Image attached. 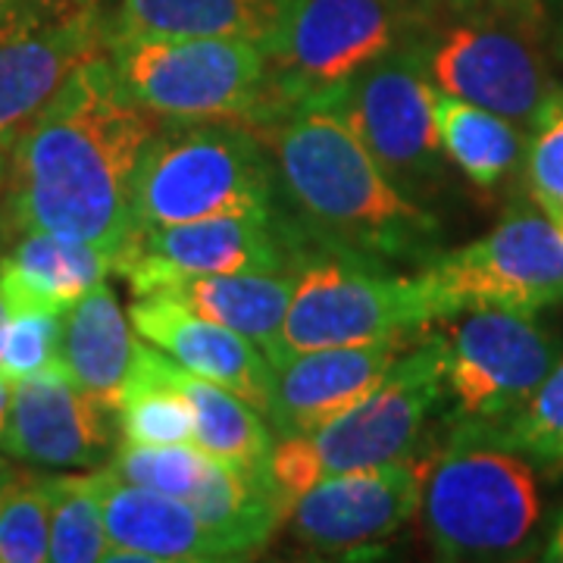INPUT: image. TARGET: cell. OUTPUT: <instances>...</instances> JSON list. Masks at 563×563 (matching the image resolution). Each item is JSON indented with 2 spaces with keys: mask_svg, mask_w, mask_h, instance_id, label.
<instances>
[{
  "mask_svg": "<svg viewBox=\"0 0 563 563\" xmlns=\"http://www.w3.org/2000/svg\"><path fill=\"white\" fill-rule=\"evenodd\" d=\"M161 122L122 91L107 54L81 63L10 144L3 173L10 222L117 254L132 229L141 154Z\"/></svg>",
  "mask_w": 563,
  "mask_h": 563,
  "instance_id": "6da1fadb",
  "label": "cell"
},
{
  "mask_svg": "<svg viewBox=\"0 0 563 563\" xmlns=\"http://www.w3.org/2000/svg\"><path fill=\"white\" fill-rule=\"evenodd\" d=\"M273 157L276 191L303 247L369 261H432L439 220L385 176L329 103L263 107L244 122Z\"/></svg>",
  "mask_w": 563,
  "mask_h": 563,
  "instance_id": "7a4b0ae2",
  "label": "cell"
},
{
  "mask_svg": "<svg viewBox=\"0 0 563 563\" xmlns=\"http://www.w3.org/2000/svg\"><path fill=\"white\" fill-rule=\"evenodd\" d=\"M417 517L444 561L514 558L542 520L536 466L479 426H457L451 444L422 461Z\"/></svg>",
  "mask_w": 563,
  "mask_h": 563,
  "instance_id": "3957f363",
  "label": "cell"
},
{
  "mask_svg": "<svg viewBox=\"0 0 563 563\" xmlns=\"http://www.w3.org/2000/svg\"><path fill=\"white\" fill-rule=\"evenodd\" d=\"M276 201L273 157L244 122L163 120L135 173L132 229L273 213Z\"/></svg>",
  "mask_w": 563,
  "mask_h": 563,
  "instance_id": "277c9868",
  "label": "cell"
},
{
  "mask_svg": "<svg viewBox=\"0 0 563 563\" xmlns=\"http://www.w3.org/2000/svg\"><path fill=\"white\" fill-rule=\"evenodd\" d=\"M444 391L448 344L444 335H426L410 354H398L383 383L339 420L273 444L266 479L291 514V504L329 476L410 457Z\"/></svg>",
  "mask_w": 563,
  "mask_h": 563,
  "instance_id": "5b68a950",
  "label": "cell"
},
{
  "mask_svg": "<svg viewBox=\"0 0 563 563\" xmlns=\"http://www.w3.org/2000/svg\"><path fill=\"white\" fill-rule=\"evenodd\" d=\"M295 273L279 354L269 366L313 347L407 342L432 322H448L444 301L422 273L398 276L383 261L332 247H303Z\"/></svg>",
  "mask_w": 563,
  "mask_h": 563,
  "instance_id": "8992f818",
  "label": "cell"
},
{
  "mask_svg": "<svg viewBox=\"0 0 563 563\" xmlns=\"http://www.w3.org/2000/svg\"><path fill=\"white\" fill-rule=\"evenodd\" d=\"M420 38V0H301L269 51V88L257 113L285 103H332L366 66Z\"/></svg>",
  "mask_w": 563,
  "mask_h": 563,
  "instance_id": "52a82bcc",
  "label": "cell"
},
{
  "mask_svg": "<svg viewBox=\"0 0 563 563\" xmlns=\"http://www.w3.org/2000/svg\"><path fill=\"white\" fill-rule=\"evenodd\" d=\"M122 91L161 120H251L269 88V57L239 38H110Z\"/></svg>",
  "mask_w": 563,
  "mask_h": 563,
  "instance_id": "ba28073f",
  "label": "cell"
},
{
  "mask_svg": "<svg viewBox=\"0 0 563 563\" xmlns=\"http://www.w3.org/2000/svg\"><path fill=\"white\" fill-rule=\"evenodd\" d=\"M422 51L439 91L479 103L523 132H536L563 103V91L523 22L473 13L426 35Z\"/></svg>",
  "mask_w": 563,
  "mask_h": 563,
  "instance_id": "9c48e42d",
  "label": "cell"
},
{
  "mask_svg": "<svg viewBox=\"0 0 563 563\" xmlns=\"http://www.w3.org/2000/svg\"><path fill=\"white\" fill-rule=\"evenodd\" d=\"M422 276L435 285L448 320L470 307L539 313L563 303V235L536 203H517L488 235L432 257Z\"/></svg>",
  "mask_w": 563,
  "mask_h": 563,
  "instance_id": "30bf717a",
  "label": "cell"
},
{
  "mask_svg": "<svg viewBox=\"0 0 563 563\" xmlns=\"http://www.w3.org/2000/svg\"><path fill=\"white\" fill-rule=\"evenodd\" d=\"M451 322V320H448ZM448 391L461 426H501L542 388L561 363V342L536 313L470 307L448 335Z\"/></svg>",
  "mask_w": 563,
  "mask_h": 563,
  "instance_id": "8fae6325",
  "label": "cell"
},
{
  "mask_svg": "<svg viewBox=\"0 0 563 563\" xmlns=\"http://www.w3.org/2000/svg\"><path fill=\"white\" fill-rule=\"evenodd\" d=\"M303 242L295 222L273 213H232L163 229H132L113 254V269L144 298L185 276L285 273L295 269Z\"/></svg>",
  "mask_w": 563,
  "mask_h": 563,
  "instance_id": "7c38bea8",
  "label": "cell"
},
{
  "mask_svg": "<svg viewBox=\"0 0 563 563\" xmlns=\"http://www.w3.org/2000/svg\"><path fill=\"white\" fill-rule=\"evenodd\" d=\"M329 107L407 195L422 191L442 173L435 85L426 69L422 38L366 66Z\"/></svg>",
  "mask_w": 563,
  "mask_h": 563,
  "instance_id": "4fadbf2b",
  "label": "cell"
},
{
  "mask_svg": "<svg viewBox=\"0 0 563 563\" xmlns=\"http://www.w3.org/2000/svg\"><path fill=\"white\" fill-rule=\"evenodd\" d=\"M422 461L366 466L329 476L291 504L295 539L320 554H354L395 536L420 504Z\"/></svg>",
  "mask_w": 563,
  "mask_h": 563,
  "instance_id": "5bb4252c",
  "label": "cell"
},
{
  "mask_svg": "<svg viewBox=\"0 0 563 563\" xmlns=\"http://www.w3.org/2000/svg\"><path fill=\"white\" fill-rule=\"evenodd\" d=\"M107 47L110 25L98 16V7L60 13L29 0L0 32V132L16 139L81 63L107 54Z\"/></svg>",
  "mask_w": 563,
  "mask_h": 563,
  "instance_id": "9a60e30c",
  "label": "cell"
},
{
  "mask_svg": "<svg viewBox=\"0 0 563 563\" xmlns=\"http://www.w3.org/2000/svg\"><path fill=\"white\" fill-rule=\"evenodd\" d=\"M117 426V410L81 391L57 357L13 383L0 448L16 461L38 466H88L113 448Z\"/></svg>",
  "mask_w": 563,
  "mask_h": 563,
  "instance_id": "2e32d148",
  "label": "cell"
},
{
  "mask_svg": "<svg viewBox=\"0 0 563 563\" xmlns=\"http://www.w3.org/2000/svg\"><path fill=\"white\" fill-rule=\"evenodd\" d=\"M404 339L344 347H313L273 363L266 417L273 432L310 435L361 404L398 361Z\"/></svg>",
  "mask_w": 563,
  "mask_h": 563,
  "instance_id": "e0dca14e",
  "label": "cell"
},
{
  "mask_svg": "<svg viewBox=\"0 0 563 563\" xmlns=\"http://www.w3.org/2000/svg\"><path fill=\"white\" fill-rule=\"evenodd\" d=\"M129 320L141 339L166 357L210 383L225 385L229 391L242 395L244 401L266 413L273 366L261 347L244 339L242 332L198 317L188 307L161 295L135 298L129 307Z\"/></svg>",
  "mask_w": 563,
  "mask_h": 563,
  "instance_id": "ac0fdd59",
  "label": "cell"
},
{
  "mask_svg": "<svg viewBox=\"0 0 563 563\" xmlns=\"http://www.w3.org/2000/svg\"><path fill=\"white\" fill-rule=\"evenodd\" d=\"M101 501L110 539L107 561H229L195 507L181 498L122 483L110 470H101Z\"/></svg>",
  "mask_w": 563,
  "mask_h": 563,
  "instance_id": "d6986e66",
  "label": "cell"
},
{
  "mask_svg": "<svg viewBox=\"0 0 563 563\" xmlns=\"http://www.w3.org/2000/svg\"><path fill=\"white\" fill-rule=\"evenodd\" d=\"M301 0H122L110 38H239L269 51Z\"/></svg>",
  "mask_w": 563,
  "mask_h": 563,
  "instance_id": "ffe728a7",
  "label": "cell"
},
{
  "mask_svg": "<svg viewBox=\"0 0 563 563\" xmlns=\"http://www.w3.org/2000/svg\"><path fill=\"white\" fill-rule=\"evenodd\" d=\"M113 254L54 232H25L0 257V298L10 313H66L85 291L107 279Z\"/></svg>",
  "mask_w": 563,
  "mask_h": 563,
  "instance_id": "44dd1931",
  "label": "cell"
},
{
  "mask_svg": "<svg viewBox=\"0 0 563 563\" xmlns=\"http://www.w3.org/2000/svg\"><path fill=\"white\" fill-rule=\"evenodd\" d=\"M298 273H220V276H185L161 285L151 295L188 307L191 313L222 322L261 347L266 361H276L285 313L295 295ZM147 298V295H144Z\"/></svg>",
  "mask_w": 563,
  "mask_h": 563,
  "instance_id": "7402d4cb",
  "label": "cell"
},
{
  "mask_svg": "<svg viewBox=\"0 0 563 563\" xmlns=\"http://www.w3.org/2000/svg\"><path fill=\"white\" fill-rule=\"evenodd\" d=\"M135 344L132 320H125L117 295L103 282L63 313L60 361L81 391L113 410H120Z\"/></svg>",
  "mask_w": 563,
  "mask_h": 563,
  "instance_id": "603a6c76",
  "label": "cell"
},
{
  "mask_svg": "<svg viewBox=\"0 0 563 563\" xmlns=\"http://www.w3.org/2000/svg\"><path fill=\"white\" fill-rule=\"evenodd\" d=\"M154 366L166 383L179 388L195 413V444L217 461L235 463L254 476H266V463L273 451L269 426L261 410L225 385L210 383L198 373L185 369L163 351H154Z\"/></svg>",
  "mask_w": 563,
  "mask_h": 563,
  "instance_id": "cb8c5ba5",
  "label": "cell"
},
{
  "mask_svg": "<svg viewBox=\"0 0 563 563\" xmlns=\"http://www.w3.org/2000/svg\"><path fill=\"white\" fill-rule=\"evenodd\" d=\"M188 504L229 561L254 554L288 517V507L266 476H254L217 457H210L201 485Z\"/></svg>",
  "mask_w": 563,
  "mask_h": 563,
  "instance_id": "d4e9b609",
  "label": "cell"
},
{
  "mask_svg": "<svg viewBox=\"0 0 563 563\" xmlns=\"http://www.w3.org/2000/svg\"><path fill=\"white\" fill-rule=\"evenodd\" d=\"M435 122L444 157L461 166L466 179L483 188L501 185L526 161L523 129L479 103L461 101L435 88Z\"/></svg>",
  "mask_w": 563,
  "mask_h": 563,
  "instance_id": "484cf974",
  "label": "cell"
},
{
  "mask_svg": "<svg viewBox=\"0 0 563 563\" xmlns=\"http://www.w3.org/2000/svg\"><path fill=\"white\" fill-rule=\"evenodd\" d=\"M110 539L103 523L101 473L54 476L51 504V561L95 563L107 561Z\"/></svg>",
  "mask_w": 563,
  "mask_h": 563,
  "instance_id": "4316f807",
  "label": "cell"
},
{
  "mask_svg": "<svg viewBox=\"0 0 563 563\" xmlns=\"http://www.w3.org/2000/svg\"><path fill=\"white\" fill-rule=\"evenodd\" d=\"M54 476L13 470L0 504V563L51 561Z\"/></svg>",
  "mask_w": 563,
  "mask_h": 563,
  "instance_id": "83f0119b",
  "label": "cell"
},
{
  "mask_svg": "<svg viewBox=\"0 0 563 563\" xmlns=\"http://www.w3.org/2000/svg\"><path fill=\"white\" fill-rule=\"evenodd\" d=\"M210 466V454L198 444H132L122 442L110 457V473L122 483L154 488L181 501H191L203 473Z\"/></svg>",
  "mask_w": 563,
  "mask_h": 563,
  "instance_id": "f1b7e54d",
  "label": "cell"
},
{
  "mask_svg": "<svg viewBox=\"0 0 563 563\" xmlns=\"http://www.w3.org/2000/svg\"><path fill=\"white\" fill-rule=\"evenodd\" d=\"M492 439L526 454L539 466L563 463V357L542 388L501 426H479Z\"/></svg>",
  "mask_w": 563,
  "mask_h": 563,
  "instance_id": "f546056e",
  "label": "cell"
},
{
  "mask_svg": "<svg viewBox=\"0 0 563 563\" xmlns=\"http://www.w3.org/2000/svg\"><path fill=\"white\" fill-rule=\"evenodd\" d=\"M63 313H10L0 335V376L20 383L60 357Z\"/></svg>",
  "mask_w": 563,
  "mask_h": 563,
  "instance_id": "4dcf8cb0",
  "label": "cell"
},
{
  "mask_svg": "<svg viewBox=\"0 0 563 563\" xmlns=\"http://www.w3.org/2000/svg\"><path fill=\"white\" fill-rule=\"evenodd\" d=\"M526 191L529 201L551 217L563 207V103L532 132L526 147Z\"/></svg>",
  "mask_w": 563,
  "mask_h": 563,
  "instance_id": "1f68e13d",
  "label": "cell"
},
{
  "mask_svg": "<svg viewBox=\"0 0 563 563\" xmlns=\"http://www.w3.org/2000/svg\"><path fill=\"white\" fill-rule=\"evenodd\" d=\"M542 558L551 563H563V514L558 517L554 529H551V539H548V544H544Z\"/></svg>",
  "mask_w": 563,
  "mask_h": 563,
  "instance_id": "d6a6232c",
  "label": "cell"
},
{
  "mask_svg": "<svg viewBox=\"0 0 563 563\" xmlns=\"http://www.w3.org/2000/svg\"><path fill=\"white\" fill-rule=\"evenodd\" d=\"M51 10H60V13H79V10H91L98 7V0H38Z\"/></svg>",
  "mask_w": 563,
  "mask_h": 563,
  "instance_id": "836d02e7",
  "label": "cell"
},
{
  "mask_svg": "<svg viewBox=\"0 0 563 563\" xmlns=\"http://www.w3.org/2000/svg\"><path fill=\"white\" fill-rule=\"evenodd\" d=\"M25 7H29V0H0V32L16 20Z\"/></svg>",
  "mask_w": 563,
  "mask_h": 563,
  "instance_id": "e575fe53",
  "label": "cell"
},
{
  "mask_svg": "<svg viewBox=\"0 0 563 563\" xmlns=\"http://www.w3.org/2000/svg\"><path fill=\"white\" fill-rule=\"evenodd\" d=\"M10 401H13V383L0 376V435L7 429V417H10Z\"/></svg>",
  "mask_w": 563,
  "mask_h": 563,
  "instance_id": "d590c367",
  "label": "cell"
},
{
  "mask_svg": "<svg viewBox=\"0 0 563 563\" xmlns=\"http://www.w3.org/2000/svg\"><path fill=\"white\" fill-rule=\"evenodd\" d=\"M10 144H13V139L0 132V181H3V173H7V157H10Z\"/></svg>",
  "mask_w": 563,
  "mask_h": 563,
  "instance_id": "8d00e7d4",
  "label": "cell"
},
{
  "mask_svg": "<svg viewBox=\"0 0 563 563\" xmlns=\"http://www.w3.org/2000/svg\"><path fill=\"white\" fill-rule=\"evenodd\" d=\"M10 479H13V466H10V463H3V466H0V504H3V495H7V485H10Z\"/></svg>",
  "mask_w": 563,
  "mask_h": 563,
  "instance_id": "74e56055",
  "label": "cell"
},
{
  "mask_svg": "<svg viewBox=\"0 0 563 563\" xmlns=\"http://www.w3.org/2000/svg\"><path fill=\"white\" fill-rule=\"evenodd\" d=\"M13 222H10V217H7V210L0 213V247H3V242H7V229H10Z\"/></svg>",
  "mask_w": 563,
  "mask_h": 563,
  "instance_id": "f35d334b",
  "label": "cell"
},
{
  "mask_svg": "<svg viewBox=\"0 0 563 563\" xmlns=\"http://www.w3.org/2000/svg\"><path fill=\"white\" fill-rule=\"evenodd\" d=\"M7 320H10V310H7V303H3V298H0V335H3V325H7Z\"/></svg>",
  "mask_w": 563,
  "mask_h": 563,
  "instance_id": "ab89813d",
  "label": "cell"
},
{
  "mask_svg": "<svg viewBox=\"0 0 563 563\" xmlns=\"http://www.w3.org/2000/svg\"><path fill=\"white\" fill-rule=\"evenodd\" d=\"M3 463H7V461H3V457H0V466H3Z\"/></svg>",
  "mask_w": 563,
  "mask_h": 563,
  "instance_id": "60d3db41",
  "label": "cell"
}]
</instances>
